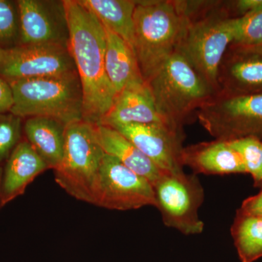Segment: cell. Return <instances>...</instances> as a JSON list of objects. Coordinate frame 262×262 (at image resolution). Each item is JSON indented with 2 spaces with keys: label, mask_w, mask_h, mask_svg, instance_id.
<instances>
[{
  "label": "cell",
  "mask_w": 262,
  "mask_h": 262,
  "mask_svg": "<svg viewBox=\"0 0 262 262\" xmlns=\"http://www.w3.org/2000/svg\"><path fill=\"white\" fill-rule=\"evenodd\" d=\"M63 3L70 34L69 50L82 84L83 120L99 125L116 96L105 68L104 27L80 0H63Z\"/></svg>",
  "instance_id": "cell-1"
},
{
  "label": "cell",
  "mask_w": 262,
  "mask_h": 262,
  "mask_svg": "<svg viewBox=\"0 0 262 262\" xmlns=\"http://www.w3.org/2000/svg\"><path fill=\"white\" fill-rule=\"evenodd\" d=\"M189 22L178 52L217 93L219 70L234 42L236 20L226 1H187Z\"/></svg>",
  "instance_id": "cell-2"
},
{
  "label": "cell",
  "mask_w": 262,
  "mask_h": 262,
  "mask_svg": "<svg viewBox=\"0 0 262 262\" xmlns=\"http://www.w3.org/2000/svg\"><path fill=\"white\" fill-rule=\"evenodd\" d=\"M188 22L185 1H136L134 51L146 82L178 51Z\"/></svg>",
  "instance_id": "cell-3"
},
{
  "label": "cell",
  "mask_w": 262,
  "mask_h": 262,
  "mask_svg": "<svg viewBox=\"0 0 262 262\" xmlns=\"http://www.w3.org/2000/svg\"><path fill=\"white\" fill-rule=\"evenodd\" d=\"M146 83L160 116L182 130L193 114L218 94L178 51Z\"/></svg>",
  "instance_id": "cell-4"
},
{
  "label": "cell",
  "mask_w": 262,
  "mask_h": 262,
  "mask_svg": "<svg viewBox=\"0 0 262 262\" xmlns=\"http://www.w3.org/2000/svg\"><path fill=\"white\" fill-rule=\"evenodd\" d=\"M8 82L13 94L10 113L15 116L52 117L67 125L83 120V95L77 71Z\"/></svg>",
  "instance_id": "cell-5"
},
{
  "label": "cell",
  "mask_w": 262,
  "mask_h": 262,
  "mask_svg": "<svg viewBox=\"0 0 262 262\" xmlns=\"http://www.w3.org/2000/svg\"><path fill=\"white\" fill-rule=\"evenodd\" d=\"M104 155L96 135V125L84 120L68 124L63 158L54 170L55 180L70 195L92 204Z\"/></svg>",
  "instance_id": "cell-6"
},
{
  "label": "cell",
  "mask_w": 262,
  "mask_h": 262,
  "mask_svg": "<svg viewBox=\"0 0 262 262\" xmlns=\"http://www.w3.org/2000/svg\"><path fill=\"white\" fill-rule=\"evenodd\" d=\"M196 116L215 139L253 137L262 141V94L220 92L196 112Z\"/></svg>",
  "instance_id": "cell-7"
},
{
  "label": "cell",
  "mask_w": 262,
  "mask_h": 262,
  "mask_svg": "<svg viewBox=\"0 0 262 262\" xmlns=\"http://www.w3.org/2000/svg\"><path fill=\"white\" fill-rule=\"evenodd\" d=\"M153 187L164 225L185 235L203 232L199 209L205 193L196 174L165 173Z\"/></svg>",
  "instance_id": "cell-8"
},
{
  "label": "cell",
  "mask_w": 262,
  "mask_h": 262,
  "mask_svg": "<svg viewBox=\"0 0 262 262\" xmlns=\"http://www.w3.org/2000/svg\"><path fill=\"white\" fill-rule=\"evenodd\" d=\"M92 205L115 211L157 207L154 187L144 177L105 154L93 193Z\"/></svg>",
  "instance_id": "cell-9"
},
{
  "label": "cell",
  "mask_w": 262,
  "mask_h": 262,
  "mask_svg": "<svg viewBox=\"0 0 262 262\" xmlns=\"http://www.w3.org/2000/svg\"><path fill=\"white\" fill-rule=\"evenodd\" d=\"M69 48L56 45H19L0 49V76L5 80H21L75 72Z\"/></svg>",
  "instance_id": "cell-10"
},
{
  "label": "cell",
  "mask_w": 262,
  "mask_h": 262,
  "mask_svg": "<svg viewBox=\"0 0 262 262\" xmlns=\"http://www.w3.org/2000/svg\"><path fill=\"white\" fill-rule=\"evenodd\" d=\"M165 173L184 171V133L166 124H128L113 127Z\"/></svg>",
  "instance_id": "cell-11"
},
{
  "label": "cell",
  "mask_w": 262,
  "mask_h": 262,
  "mask_svg": "<svg viewBox=\"0 0 262 262\" xmlns=\"http://www.w3.org/2000/svg\"><path fill=\"white\" fill-rule=\"evenodd\" d=\"M20 45H56L69 48L63 1L18 0Z\"/></svg>",
  "instance_id": "cell-12"
},
{
  "label": "cell",
  "mask_w": 262,
  "mask_h": 262,
  "mask_svg": "<svg viewBox=\"0 0 262 262\" xmlns=\"http://www.w3.org/2000/svg\"><path fill=\"white\" fill-rule=\"evenodd\" d=\"M218 83L226 94H262V56L231 46L221 63Z\"/></svg>",
  "instance_id": "cell-13"
},
{
  "label": "cell",
  "mask_w": 262,
  "mask_h": 262,
  "mask_svg": "<svg viewBox=\"0 0 262 262\" xmlns=\"http://www.w3.org/2000/svg\"><path fill=\"white\" fill-rule=\"evenodd\" d=\"M128 124L168 125L158 113L149 85L144 81L127 84L118 93L99 125L115 127Z\"/></svg>",
  "instance_id": "cell-14"
},
{
  "label": "cell",
  "mask_w": 262,
  "mask_h": 262,
  "mask_svg": "<svg viewBox=\"0 0 262 262\" xmlns=\"http://www.w3.org/2000/svg\"><path fill=\"white\" fill-rule=\"evenodd\" d=\"M182 162L196 175L246 173L241 156L229 141L215 139L184 147Z\"/></svg>",
  "instance_id": "cell-15"
},
{
  "label": "cell",
  "mask_w": 262,
  "mask_h": 262,
  "mask_svg": "<svg viewBox=\"0 0 262 262\" xmlns=\"http://www.w3.org/2000/svg\"><path fill=\"white\" fill-rule=\"evenodd\" d=\"M49 169L27 139H21L5 162L2 179V203L8 204L18 196L39 174Z\"/></svg>",
  "instance_id": "cell-16"
},
{
  "label": "cell",
  "mask_w": 262,
  "mask_h": 262,
  "mask_svg": "<svg viewBox=\"0 0 262 262\" xmlns=\"http://www.w3.org/2000/svg\"><path fill=\"white\" fill-rule=\"evenodd\" d=\"M96 131L98 140L105 154L116 158L127 168L147 179L152 186L165 173L131 141L113 127L96 125Z\"/></svg>",
  "instance_id": "cell-17"
},
{
  "label": "cell",
  "mask_w": 262,
  "mask_h": 262,
  "mask_svg": "<svg viewBox=\"0 0 262 262\" xmlns=\"http://www.w3.org/2000/svg\"><path fill=\"white\" fill-rule=\"evenodd\" d=\"M67 125L57 119L48 117H29L24 122L26 139L49 169L55 170L61 163Z\"/></svg>",
  "instance_id": "cell-18"
},
{
  "label": "cell",
  "mask_w": 262,
  "mask_h": 262,
  "mask_svg": "<svg viewBox=\"0 0 262 262\" xmlns=\"http://www.w3.org/2000/svg\"><path fill=\"white\" fill-rule=\"evenodd\" d=\"M103 27L106 35L105 68L117 95L127 84L144 80L134 50L113 31Z\"/></svg>",
  "instance_id": "cell-19"
},
{
  "label": "cell",
  "mask_w": 262,
  "mask_h": 262,
  "mask_svg": "<svg viewBox=\"0 0 262 262\" xmlns=\"http://www.w3.org/2000/svg\"><path fill=\"white\" fill-rule=\"evenodd\" d=\"M104 27L128 43L134 50V0H80Z\"/></svg>",
  "instance_id": "cell-20"
},
{
  "label": "cell",
  "mask_w": 262,
  "mask_h": 262,
  "mask_svg": "<svg viewBox=\"0 0 262 262\" xmlns=\"http://www.w3.org/2000/svg\"><path fill=\"white\" fill-rule=\"evenodd\" d=\"M231 234L241 262H254L262 257V217L237 212Z\"/></svg>",
  "instance_id": "cell-21"
},
{
  "label": "cell",
  "mask_w": 262,
  "mask_h": 262,
  "mask_svg": "<svg viewBox=\"0 0 262 262\" xmlns=\"http://www.w3.org/2000/svg\"><path fill=\"white\" fill-rule=\"evenodd\" d=\"M229 141L241 156L246 173L252 177L256 186H262V141L246 137Z\"/></svg>",
  "instance_id": "cell-22"
},
{
  "label": "cell",
  "mask_w": 262,
  "mask_h": 262,
  "mask_svg": "<svg viewBox=\"0 0 262 262\" xmlns=\"http://www.w3.org/2000/svg\"><path fill=\"white\" fill-rule=\"evenodd\" d=\"M20 45V18L17 1L0 0V49Z\"/></svg>",
  "instance_id": "cell-23"
},
{
  "label": "cell",
  "mask_w": 262,
  "mask_h": 262,
  "mask_svg": "<svg viewBox=\"0 0 262 262\" xmlns=\"http://www.w3.org/2000/svg\"><path fill=\"white\" fill-rule=\"evenodd\" d=\"M262 42V5L236 20V33L231 46L251 47Z\"/></svg>",
  "instance_id": "cell-24"
},
{
  "label": "cell",
  "mask_w": 262,
  "mask_h": 262,
  "mask_svg": "<svg viewBox=\"0 0 262 262\" xmlns=\"http://www.w3.org/2000/svg\"><path fill=\"white\" fill-rule=\"evenodd\" d=\"M23 120L10 113L0 114V164L7 161L21 141Z\"/></svg>",
  "instance_id": "cell-25"
},
{
  "label": "cell",
  "mask_w": 262,
  "mask_h": 262,
  "mask_svg": "<svg viewBox=\"0 0 262 262\" xmlns=\"http://www.w3.org/2000/svg\"><path fill=\"white\" fill-rule=\"evenodd\" d=\"M237 212L242 214L262 217V189L256 195L245 200Z\"/></svg>",
  "instance_id": "cell-26"
},
{
  "label": "cell",
  "mask_w": 262,
  "mask_h": 262,
  "mask_svg": "<svg viewBox=\"0 0 262 262\" xmlns=\"http://www.w3.org/2000/svg\"><path fill=\"white\" fill-rule=\"evenodd\" d=\"M13 106V91L9 82L0 76V114L10 113Z\"/></svg>",
  "instance_id": "cell-27"
},
{
  "label": "cell",
  "mask_w": 262,
  "mask_h": 262,
  "mask_svg": "<svg viewBox=\"0 0 262 262\" xmlns=\"http://www.w3.org/2000/svg\"><path fill=\"white\" fill-rule=\"evenodd\" d=\"M241 49L245 50V51L251 52V53H256V54L261 55L262 56V42L259 44L256 45V46H251V47H238Z\"/></svg>",
  "instance_id": "cell-28"
},
{
  "label": "cell",
  "mask_w": 262,
  "mask_h": 262,
  "mask_svg": "<svg viewBox=\"0 0 262 262\" xmlns=\"http://www.w3.org/2000/svg\"><path fill=\"white\" fill-rule=\"evenodd\" d=\"M2 179H3V169L0 166V209L3 207L2 203Z\"/></svg>",
  "instance_id": "cell-29"
}]
</instances>
